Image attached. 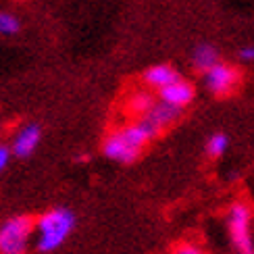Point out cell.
Here are the masks:
<instances>
[{"label": "cell", "instance_id": "6da1fadb", "mask_svg": "<svg viewBox=\"0 0 254 254\" xmlns=\"http://www.w3.org/2000/svg\"><path fill=\"white\" fill-rule=\"evenodd\" d=\"M152 140H154L152 133L148 131L140 121L127 123L123 127L113 129L102 140V154L113 163L131 165L142 156L144 148Z\"/></svg>", "mask_w": 254, "mask_h": 254}, {"label": "cell", "instance_id": "7a4b0ae2", "mask_svg": "<svg viewBox=\"0 0 254 254\" xmlns=\"http://www.w3.org/2000/svg\"><path fill=\"white\" fill-rule=\"evenodd\" d=\"M75 229V213L67 206L44 210L36 219V248L40 252H55L61 248Z\"/></svg>", "mask_w": 254, "mask_h": 254}, {"label": "cell", "instance_id": "3957f363", "mask_svg": "<svg viewBox=\"0 0 254 254\" xmlns=\"http://www.w3.org/2000/svg\"><path fill=\"white\" fill-rule=\"evenodd\" d=\"M36 234V219L15 215L0 225V254H27Z\"/></svg>", "mask_w": 254, "mask_h": 254}, {"label": "cell", "instance_id": "277c9868", "mask_svg": "<svg viewBox=\"0 0 254 254\" xmlns=\"http://www.w3.org/2000/svg\"><path fill=\"white\" fill-rule=\"evenodd\" d=\"M227 234L236 254H254L252 208L246 202H234L227 210Z\"/></svg>", "mask_w": 254, "mask_h": 254}, {"label": "cell", "instance_id": "5b68a950", "mask_svg": "<svg viewBox=\"0 0 254 254\" xmlns=\"http://www.w3.org/2000/svg\"><path fill=\"white\" fill-rule=\"evenodd\" d=\"M240 79H242L240 71L234 65H229V63L221 61L219 65H215L208 73H204V88L213 94V96L223 98L238 90Z\"/></svg>", "mask_w": 254, "mask_h": 254}, {"label": "cell", "instance_id": "8992f818", "mask_svg": "<svg viewBox=\"0 0 254 254\" xmlns=\"http://www.w3.org/2000/svg\"><path fill=\"white\" fill-rule=\"evenodd\" d=\"M194 96H196L194 86L188 79H184V77L175 79L173 83H169L167 88H163L161 92H158V98H161V102L167 104V107L175 109V111H179V113L192 104Z\"/></svg>", "mask_w": 254, "mask_h": 254}, {"label": "cell", "instance_id": "52a82bcc", "mask_svg": "<svg viewBox=\"0 0 254 254\" xmlns=\"http://www.w3.org/2000/svg\"><path fill=\"white\" fill-rule=\"evenodd\" d=\"M40 142H42V127L38 123H27L23 127H19L17 133L13 135L10 152L17 158H27L38 150Z\"/></svg>", "mask_w": 254, "mask_h": 254}, {"label": "cell", "instance_id": "ba28073f", "mask_svg": "<svg viewBox=\"0 0 254 254\" xmlns=\"http://www.w3.org/2000/svg\"><path fill=\"white\" fill-rule=\"evenodd\" d=\"M179 111H175V109H171V107H167V104H163L161 100L156 102V107L146 115V117H142V119H137L140 121L148 131L152 133V137H156L158 133H163L169 125H173L175 121H177V117H179Z\"/></svg>", "mask_w": 254, "mask_h": 254}, {"label": "cell", "instance_id": "9c48e42d", "mask_svg": "<svg viewBox=\"0 0 254 254\" xmlns=\"http://www.w3.org/2000/svg\"><path fill=\"white\" fill-rule=\"evenodd\" d=\"M179 77H182V75L175 71L173 65H169V63H158V65H152V67L146 69L144 83L148 88H154V90L161 92L163 88H167L169 83H173Z\"/></svg>", "mask_w": 254, "mask_h": 254}, {"label": "cell", "instance_id": "30bf717a", "mask_svg": "<svg viewBox=\"0 0 254 254\" xmlns=\"http://www.w3.org/2000/svg\"><path fill=\"white\" fill-rule=\"evenodd\" d=\"M221 63V55H219V48L210 42H200V44L194 46L192 50V67L198 73H208L215 65Z\"/></svg>", "mask_w": 254, "mask_h": 254}, {"label": "cell", "instance_id": "8fae6325", "mask_svg": "<svg viewBox=\"0 0 254 254\" xmlns=\"http://www.w3.org/2000/svg\"><path fill=\"white\" fill-rule=\"evenodd\" d=\"M154 107H156V100L152 98V94H148V92H135L129 96V100H127L129 113L135 115V117H140V119L146 117Z\"/></svg>", "mask_w": 254, "mask_h": 254}, {"label": "cell", "instance_id": "7c38bea8", "mask_svg": "<svg viewBox=\"0 0 254 254\" xmlns=\"http://www.w3.org/2000/svg\"><path fill=\"white\" fill-rule=\"evenodd\" d=\"M227 148H229V137L223 131H217V133H213L206 140L204 150H206V154L210 158H221V156L227 152Z\"/></svg>", "mask_w": 254, "mask_h": 254}, {"label": "cell", "instance_id": "4fadbf2b", "mask_svg": "<svg viewBox=\"0 0 254 254\" xmlns=\"http://www.w3.org/2000/svg\"><path fill=\"white\" fill-rule=\"evenodd\" d=\"M19 29L21 21L8 10H0V36H15Z\"/></svg>", "mask_w": 254, "mask_h": 254}, {"label": "cell", "instance_id": "5bb4252c", "mask_svg": "<svg viewBox=\"0 0 254 254\" xmlns=\"http://www.w3.org/2000/svg\"><path fill=\"white\" fill-rule=\"evenodd\" d=\"M171 254H204L202 250H200L196 244H190V242H182V244H177Z\"/></svg>", "mask_w": 254, "mask_h": 254}, {"label": "cell", "instance_id": "9a60e30c", "mask_svg": "<svg viewBox=\"0 0 254 254\" xmlns=\"http://www.w3.org/2000/svg\"><path fill=\"white\" fill-rule=\"evenodd\" d=\"M10 158H13V152H10V146H4V144H0V173H2L4 169L8 167Z\"/></svg>", "mask_w": 254, "mask_h": 254}, {"label": "cell", "instance_id": "2e32d148", "mask_svg": "<svg viewBox=\"0 0 254 254\" xmlns=\"http://www.w3.org/2000/svg\"><path fill=\"white\" fill-rule=\"evenodd\" d=\"M238 57L242 63H254V44H246L238 50Z\"/></svg>", "mask_w": 254, "mask_h": 254}]
</instances>
